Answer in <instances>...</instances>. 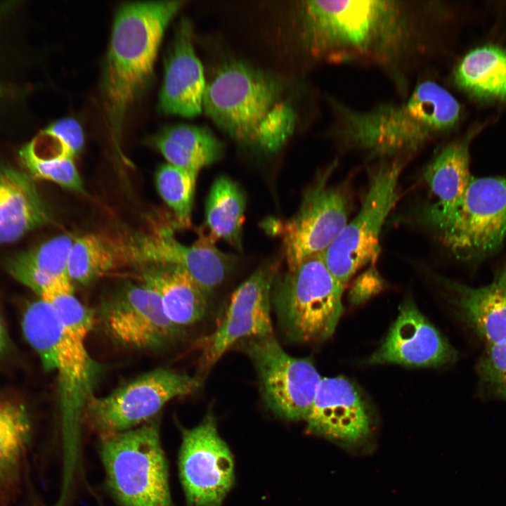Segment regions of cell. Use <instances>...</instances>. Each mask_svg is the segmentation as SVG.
Wrapping results in <instances>:
<instances>
[{"label": "cell", "instance_id": "1", "mask_svg": "<svg viewBox=\"0 0 506 506\" xmlns=\"http://www.w3.org/2000/svg\"><path fill=\"white\" fill-rule=\"evenodd\" d=\"M438 1H302L301 37L316 60L379 68L405 98L408 81L436 51Z\"/></svg>", "mask_w": 506, "mask_h": 506}, {"label": "cell", "instance_id": "2", "mask_svg": "<svg viewBox=\"0 0 506 506\" xmlns=\"http://www.w3.org/2000/svg\"><path fill=\"white\" fill-rule=\"evenodd\" d=\"M338 141L372 157L396 159L417 152L459 122L461 106L438 82L426 79L398 103L357 110L330 100Z\"/></svg>", "mask_w": 506, "mask_h": 506}, {"label": "cell", "instance_id": "3", "mask_svg": "<svg viewBox=\"0 0 506 506\" xmlns=\"http://www.w3.org/2000/svg\"><path fill=\"white\" fill-rule=\"evenodd\" d=\"M285 91L275 75L246 62H228L207 83L202 108L232 138L275 152L296 124V112Z\"/></svg>", "mask_w": 506, "mask_h": 506}, {"label": "cell", "instance_id": "4", "mask_svg": "<svg viewBox=\"0 0 506 506\" xmlns=\"http://www.w3.org/2000/svg\"><path fill=\"white\" fill-rule=\"evenodd\" d=\"M185 3L130 2L116 12L102 81L103 103L115 141L128 109L151 79L167 26Z\"/></svg>", "mask_w": 506, "mask_h": 506}, {"label": "cell", "instance_id": "5", "mask_svg": "<svg viewBox=\"0 0 506 506\" xmlns=\"http://www.w3.org/2000/svg\"><path fill=\"white\" fill-rule=\"evenodd\" d=\"M22 327L46 370L58 376L65 469L73 470L82 419L100 370L85 342L72 337L50 304L43 299L31 303L24 314Z\"/></svg>", "mask_w": 506, "mask_h": 506}, {"label": "cell", "instance_id": "6", "mask_svg": "<svg viewBox=\"0 0 506 506\" xmlns=\"http://www.w3.org/2000/svg\"><path fill=\"white\" fill-rule=\"evenodd\" d=\"M344 288L328 269L322 252L288 270L277 280L271 297L282 331L300 343L327 339L343 311Z\"/></svg>", "mask_w": 506, "mask_h": 506}, {"label": "cell", "instance_id": "7", "mask_svg": "<svg viewBox=\"0 0 506 506\" xmlns=\"http://www.w3.org/2000/svg\"><path fill=\"white\" fill-rule=\"evenodd\" d=\"M100 452L108 486L122 506H173L156 422L103 436Z\"/></svg>", "mask_w": 506, "mask_h": 506}, {"label": "cell", "instance_id": "8", "mask_svg": "<svg viewBox=\"0 0 506 506\" xmlns=\"http://www.w3.org/2000/svg\"><path fill=\"white\" fill-rule=\"evenodd\" d=\"M458 259L480 262L506 237V176L474 178L459 202L429 225Z\"/></svg>", "mask_w": 506, "mask_h": 506}, {"label": "cell", "instance_id": "9", "mask_svg": "<svg viewBox=\"0 0 506 506\" xmlns=\"http://www.w3.org/2000/svg\"><path fill=\"white\" fill-rule=\"evenodd\" d=\"M402 167L399 158L380 163L372 174L359 212L322 252L328 269L343 285L359 268L376 261L383 224L399 199Z\"/></svg>", "mask_w": 506, "mask_h": 506}, {"label": "cell", "instance_id": "10", "mask_svg": "<svg viewBox=\"0 0 506 506\" xmlns=\"http://www.w3.org/2000/svg\"><path fill=\"white\" fill-rule=\"evenodd\" d=\"M201 382L198 376L156 368L105 396H93L84 415L103 436L125 432L150 421L171 400L195 392Z\"/></svg>", "mask_w": 506, "mask_h": 506}, {"label": "cell", "instance_id": "11", "mask_svg": "<svg viewBox=\"0 0 506 506\" xmlns=\"http://www.w3.org/2000/svg\"><path fill=\"white\" fill-rule=\"evenodd\" d=\"M242 340L266 406L282 419L305 420L322 379L313 362L288 354L273 333Z\"/></svg>", "mask_w": 506, "mask_h": 506}, {"label": "cell", "instance_id": "12", "mask_svg": "<svg viewBox=\"0 0 506 506\" xmlns=\"http://www.w3.org/2000/svg\"><path fill=\"white\" fill-rule=\"evenodd\" d=\"M179 472L188 506H222L234 483V463L212 411L182 430Z\"/></svg>", "mask_w": 506, "mask_h": 506}, {"label": "cell", "instance_id": "13", "mask_svg": "<svg viewBox=\"0 0 506 506\" xmlns=\"http://www.w3.org/2000/svg\"><path fill=\"white\" fill-rule=\"evenodd\" d=\"M334 166L327 169L306 192L298 212L283 228L288 270L309 257L323 252L348 223L349 197L343 186L328 183Z\"/></svg>", "mask_w": 506, "mask_h": 506}, {"label": "cell", "instance_id": "14", "mask_svg": "<svg viewBox=\"0 0 506 506\" xmlns=\"http://www.w3.org/2000/svg\"><path fill=\"white\" fill-rule=\"evenodd\" d=\"M99 317L115 342L136 350L162 348L183 330L167 318L158 294L144 283L128 284L115 292L102 304Z\"/></svg>", "mask_w": 506, "mask_h": 506}, {"label": "cell", "instance_id": "15", "mask_svg": "<svg viewBox=\"0 0 506 506\" xmlns=\"http://www.w3.org/2000/svg\"><path fill=\"white\" fill-rule=\"evenodd\" d=\"M273 269L264 266L233 292L217 327L196 342L200 374L209 370L221 356L242 339L273 334L271 291Z\"/></svg>", "mask_w": 506, "mask_h": 506}, {"label": "cell", "instance_id": "16", "mask_svg": "<svg viewBox=\"0 0 506 506\" xmlns=\"http://www.w3.org/2000/svg\"><path fill=\"white\" fill-rule=\"evenodd\" d=\"M458 352L421 313L410 298L369 364L397 363L410 366H441L455 363Z\"/></svg>", "mask_w": 506, "mask_h": 506}, {"label": "cell", "instance_id": "17", "mask_svg": "<svg viewBox=\"0 0 506 506\" xmlns=\"http://www.w3.org/2000/svg\"><path fill=\"white\" fill-rule=\"evenodd\" d=\"M438 282L454 315L484 346L506 341V259L483 286L445 278Z\"/></svg>", "mask_w": 506, "mask_h": 506}, {"label": "cell", "instance_id": "18", "mask_svg": "<svg viewBox=\"0 0 506 506\" xmlns=\"http://www.w3.org/2000/svg\"><path fill=\"white\" fill-rule=\"evenodd\" d=\"M305 421L310 433L349 443L367 437L371 428L364 398L343 377L321 379Z\"/></svg>", "mask_w": 506, "mask_h": 506}, {"label": "cell", "instance_id": "19", "mask_svg": "<svg viewBox=\"0 0 506 506\" xmlns=\"http://www.w3.org/2000/svg\"><path fill=\"white\" fill-rule=\"evenodd\" d=\"M143 264L176 265L183 268L208 296L220 285L235 263V257L223 253L207 237L191 246L178 242L167 228L138 235Z\"/></svg>", "mask_w": 506, "mask_h": 506}, {"label": "cell", "instance_id": "20", "mask_svg": "<svg viewBox=\"0 0 506 506\" xmlns=\"http://www.w3.org/2000/svg\"><path fill=\"white\" fill-rule=\"evenodd\" d=\"M202 65L193 46L191 22L178 24L165 57L164 76L160 92V107L167 114L193 117L203 108L206 89Z\"/></svg>", "mask_w": 506, "mask_h": 506}, {"label": "cell", "instance_id": "21", "mask_svg": "<svg viewBox=\"0 0 506 506\" xmlns=\"http://www.w3.org/2000/svg\"><path fill=\"white\" fill-rule=\"evenodd\" d=\"M473 133L443 147L425 168L423 176L433 202L422 212L428 226L449 212L461 200L472 176L469 171V145Z\"/></svg>", "mask_w": 506, "mask_h": 506}, {"label": "cell", "instance_id": "22", "mask_svg": "<svg viewBox=\"0 0 506 506\" xmlns=\"http://www.w3.org/2000/svg\"><path fill=\"white\" fill-rule=\"evenodd\" d=\"M30 175L0 164V244L13 242L51 219Z\"/></svg>", "mask_w": 506, "mask_h": 506}, {"label": "cell", "instance_id": "23", "mask_svg": "<svg viewBox=\"0 0 506 506\" xmlns=\"http://www.w3.org/2000/svg\"><path fill=\"white\" fill-rule=\"evenodd\" d=\"M141 264L138 236L89 233L75 238L67 275L70 280L87 284L112 270Z\"/></svg>", "mask_w": 506, "mask_h": 506}, {"label": "cell", "instance_id": "24", "mask_svg": "<svg viewBox=\"0 0 506 506\" xmlns=\"http://www.w3.org/2000/svg\"><path fill=\"white\" fill-rule=\"evenodd\" d=\"M143 280L158 294L164 313L177 327L183 329L205 316L209 296L181 267L151 266L143 273Z\"/></svg>", "mask_w": 506, "mask_h": 506}, {"label": "cell", "instance_id": "25", "mask_svg": "<svg viewBox=\"0 0 506 506\" xmlns=\"http://www.w3.org/2000/svg\"><path fill=\"white\" fill-rule=\"evenodd\" d=\"M155 143L169 164L195 174L219 160L223 150V144L209 129L190 124L164 128Z\"/></svg>", "mask_w": 506, "mask_h": 506}, {"label": "cell", "instance_id": "26", "mask_svg": "<svg viewBox=\"0 0 506 506\" xmlns=\"http://www.w3.org/2000/svg\"><path fill=\"white\" fill-rule=\"evenodd\" d=\"M74 240L70 235L55 237L13 256L6 261V268L16 280L41 296L57 280L69 278L67 261Z\"/></svg>", "mask_w": 506, "mask_h": 506}, {"label": "cell", "instance_id": "27", "mask_svg": "<svg viewBox=\"0 0 506 506\" xmlns=\"http://www.w3.org/2000/svg\"><path fill=\"white\" fill-rule=\"evenodd\" d=\"M31 426L25 408L0 401V506L18 481L30 441Z\"/></svg>", "mask_w": 506, "mask_h": 506}, {"label": "cell", "instance_id": "28", "mask_svg": "<svg viewBox=\"0 0 506 506\" xmlns=\"http://www.w3.org/2000/svg\"><path fill=\"white\" fill-rule=\"evenodd\" d=\"M453 79L472 96L506 98V50L486 46L470 51L455 66Z\"/></svg>", "mask_w": 506, "mask_h": 506}, {"label": "cell", "instance_id": "29", "mask_svg": "<svg viewBox=\"0 0 506 506\" xmlns=\"http://www.w3.org/2000/svg\"><path fill=\"white\" fill-rule=\"evenodd\" d=\"M245 209V198L236 183L226 176L217 178L206 202L207 238L213 243L223 239L240 249Z\"/></svg>", "mask_w": 506, "mask_h": 506}, {"label": "cell", "instance_id": "30", "mask_svg": "<svg viewBox=\"0 0 506 506\" xmlns=\"http://www.w3.org/2000/svg\"><path fill=\"white\" fill-rule=\"evenodd\" d=\"M41 299L51 304L60 323L74 338L84 342L94 324V315L74 295L69 278L57 280L46 287Z\"/></svg>", "mask_w": 506, "mask_h": 506}, {"label": "cell", "instance_id": "31", "mask_svg": "<svg viewBox=\"0 0 506 506\" xmlns=\"http://www.w3.org/2000/svg\"><path fill=\"white\" fill-rule=\"evenodd\" d=\"M197 176L169 163L160 166L155 174L159 194L184 227L190 225Z\"/></svg>", "mask_w": 506, "mask_h": 506}, {"label": "cell", "instance_id": "32", "mask_svg": "<svg viewBox=\"0 0 506 506\" xmlns=\"http://www.w3.org/2000/svg\"><path fill=\"white\" fill-rule=\"evenodd\" d=\"M20 157L32 178L48 180L74 191L83 190L74 158L38 150L30 142L20 150Z\"/></svg>", "mask_w": 506, "mask_h": 506}, {"label": "cell", "instance_id": "33", "mask_svg": "<svg viewBox=\"0 0 506 506\" xmlns=\"http://www.w3.org/2000/svg\"><path fill=\"white\" fill-rule=\"evenodd\" d=\"M475 372L478 398L506 401V341L484 346Z\"/></svg>", "mask_w": 506, "mask_h": 506}, {"label": "cell", "instance_id": "34", "mask_svg": "<svg viewBox=\"0 0 506 506\" xmlns=\"http://www.w3.org/2000/svg\"><path fill=\"white\" fill-rule=\"evenodd\" d=\"M56 138L67 152L74 157L84 145V134L79 123L73 118L65 117L57 120L45 129Z\"/></svg>", "mask_w": 506, "mask_h": 506}, {"label": "cell", "instance_id": "35", "mask_svg": "<svg viewBox=\"0 0 506 506\" xmlns=\"http://www.w3.org/2000/svg\"><path fill=\"white\" fill-rule=\"evenodd\" d=\"M382 287V279L377 271L372 267L353 283L349 294L350 301L353 304H361L377 293Z\"/></svg>", "mask_w": 506, "mask_h": 506}, {"label": "cell", "instance_id": "36", "mask_svg": "<svg viewBox=\"0 0 506 506\" xmlns=\"http://www.w3.org/2000/svg\"><path fill=\"white\" fill-rule=\"evenodd\" d=\"M6 344V332L4 330V327L2 325V323L0 320V355L3 353L4 350L5 349Z\"/></svg>", "mask_w": 506, "mask_h": 506}]
</instances>
